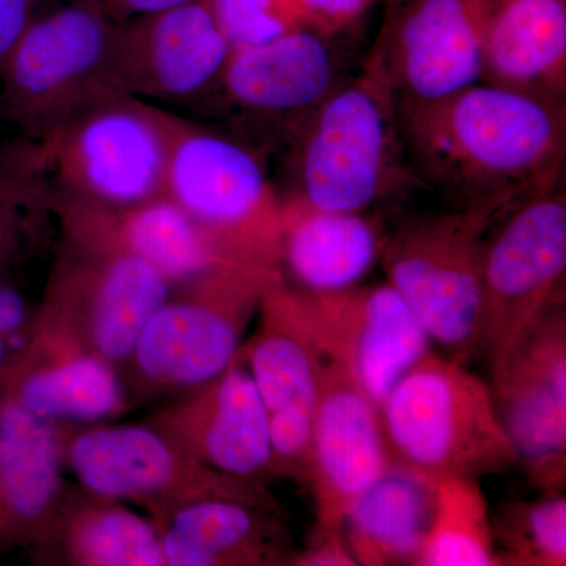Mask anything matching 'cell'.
Masks as SVG:
<instances>
[{
    "label": "cell",
    "mask_w": 566,
    "mask_h": 566,
    "mask_svg": "<svg viewBox=\"0 0 566 566\" xmlns=\"http://www.w3.org/2000/svg\"><path fill=\"white\" fill-rule=\"evenodd\" d=\"M25 554L40 566H164L161 532L150 517L70 482Z\"/></svg>",
    "instance_id": "603a6c76"
},
{
    "label": "cell",
    "mask_w": 566,
    "mask_h": 566,
    "mask_svg": "<svg viewBox=\"0 0 566 566\" xmlns=\"http://www.w3.org/2000/svg\"><path fill=\"white\" fill-rule=\"evenodd\" d=\"M382 245L381 227L364 212L319 210L282 197L281 273L301 292L359 285Z\"/></svg>",
    "instance_id": "484cf974"
},
{
    "label": "cell",
    "mask_w": 566,
    "mask_h": 566,
    "mask_svg": "<svg viewBox=\"0 0 566 566\" xmlns=\"http://www.w3.org/2000/svg\"><path fill=\"white\" fill-rule=\"evenodd\" d=\"M35 324L57 331L122 371L170 285L115 245L59 232Z\"/></svg>",
    "instance_id": "8fae6325"
},
{
    "label": "cell",
    "mask_w": 566,
    "mask_h": 566,
    "mask_svg": "<svg viewBox=\"0 0 566 566\" xmlns=\"http://www.w3.org/2000/svg\"><path fill=\"white\" fill-rule=\"evenodd\" d=\"M301 293L326 359L340 365L378 408L430 354V335L389 282Z\"/></svg>",
    "instance_id": "5bb4252c"
},
{
    "label": "cell",
    "mask_w": 566,
    "mask_h": 566,
    "mask_svg": "<svg viewBox=\"0 0 566 566\" xmlns=\"http://www.w3.org/2000/svg\"><path fill=\"white\" fill-rule=\"evenodd\" d=\"M14 352H17V349H14L9 342L3 340V338L0 337V370L9 364L11 354Z\"/></svg>",
    "instance_id": "8d00e7d4"
},
{
    "label": "cell",
    "mask_w": 566,
    "mask_h": 566,
    "mask_svg": "<svg viewBox=\"0 0 566 566\" xmlns=\"http://www.w3.org/2000/svg\"><path fill=\"white\" fill-rule=\"evenodd\" d=\"M417 178L455 208L517 207L564 185L566 104L476 82L433 99L398 96Z\"/></svg>",
    "instance_id": "6da1fadb"
},
{
    "label": "cell",
    "mask_w": 566,
    "mask_h": 566,
    "mask_svg": "<svg viewBox=\"0 0 566 566\" xmlns=\"http://www.w3.org/2000/svg\"><path fill=\"white\" fill-rule=\"evenodd\" d=\"M63 0H0V69L25 29Z\"/></svg>",
    "instance_id": "836d02e7"
},
{
    "label": "cell",
    "mask_w": 566,
    "mask_h": 566,
    "mask_svg": "<svg viewBox=\"0 0 566 566\" xmlns=\"http://www.w3.org/2000/svg\"><path fill=\"white\" fill-rule=\"evenodd\" d=\"M493 520L480 480H436L433 521L417 566H495Z\"/></svg>",
    "instance_id": "f1b7e54d"
},
{
    "label": "cell",
    "mask_w": 566,
    "mask_h": 566,
    "mask_svg": "<svg viewBox=\"0 0 566 566\" xmlns=\"http://www.w3.org/2000/svg\"><path fill=\"white\" fill-rule=\"evenodd\" d=\"M501 422L532 485L545 495L566 483V311L557 305L494 381Z\"/></svg>",
    "instance_id": "9a60e30c"
},
{
    "label": "cell",
    "mask_w": 566,
    "mask_h": 566,
    "mask_svg": "<svg viewBox=\"0 0 566 566\" xmlns=\"http://www.w3.org/2000/svg\"><path fill=\"white\" fill-rule=\"evenodd\" d=\"M290 566H356L344 534H316L314 545L294 553Z\"/></svg>",
    "instance_id": "e575fe53"
},
{
    "label": "cell",
    "mask_w": 566,
    "mask_h": 566,
    "mask_svg": "<svg viewBox=\"0 0 566 566\" xmlns=\"http://www.w3.org/2000/svg\"><path fill=\"white\" fill-rule=\"evenodd\" d=\"M255 333L240 348L262 398L277 479L305 485L326 356L303 293L277 277L263 292Z\"/></svg>",
    "instance_id": "4fadbf2b"
},
{
    "label": "cell",
    "mask_w": 566,
    "mask_h": 566,
    "mask_svg": "<svg viewBox=\"0 0 566 566\" xmlns=\"http://www.w3.org/2000/svg\"><path fill=\"white\" fill-rule=\"evenodd\" d=\"M282 510L211 499L161 528L164 566H282L296 553Z\"/></svg>",
    "instance_id": "cb8c5ba5"
},
{
    "label": "cell",
    "mask_w": 566,
    "mask_h": 566,
    "mask_svg": "<svg viewBox=\"0 0 566 566\" xmlns=\"http://www.w3.org/2000/svg\"><path fill=\"white\" fill-rule=\"evenodd\" d=\"M164 196L188 212L230 262L281 273L282 196L263 156L244 142L181 120Z\"/></svg>",
    "instance_id": "ba28073f"
},
{
    "label": "cell",
    "mask_w": 566,
    "mask_h": 566,
    "mask_svg": "<svg viewBox=\"0 0 566 566\" xmlns=\"http://www.w3.org/2000/svg\"><path fill=\"white\" fill-rule=\"evenodd\" d=\"M513 208L480 205L422 216L398 227L382 245L387 282L428 335L463 364L482 354L488 234Z\"/></svg>",
    "instance_id": "8992f818"
},
{
    "label": "cell",
    "mask_w": 566,
    "mask_h": 566,
    "mask_svg": "<svg viewBox=\"0 0 566 566\" xmlns=\"http://www.w3.org/2000/svg\"><path fill=\"white\" fill-rule=\"evenodd\" d=\"M62 233L115 245L151 264L170 286L230 262L188 212L167 196L123 210L57 199ZM234 263V262H232Z\"/></svg>",
    "instance_id": "44dd1931"
},
{
    "label": "cell",
    "mask_w": 566,
    "mask_h": 566,
    "mask_svg": "<svg viewBox=\"0 0 566 566\" xmlns=\"http://www.w3.org/2000/svg\"><path fill=\"white\" fill-rule=\"evenodd\" d=\"M480 82L566 104V0H505L488 29Z\"/></svg>",
    "instance_id": "d4e9b609"
},
{
    "label": "cell",
    "mask_w": 566,
    "mask_h": 566,
    "mask_svg": "<svg viewBox=\"0 0 566 566\" xmlns=\"http://www.w3.org/2000/svg\"><path fill=\"white\" fill-rule=\"evenodd\" d=\"M394 465L436 480L501 474L520 458L493 390L460 360L427 354L379 406Z\"/></svg>",
    "instance_id": "3957f363"
},
{
    "label": "cell",
    "mask_w": 566,
    "mask_h": 566,
    "mask_svg": "<svg viewBox=\"0 0 566 566\" xmlns=\"http://www.w3.org/2000/svg\"><path fill=\"white\" fill-rule=\"evenodd\" d=\"M232 51L262 46L308 28L300 0H207Z\"/></svg>",
    "instance_id": "4dcf8cb0"
},
{
    "label": "cell",
    "mask_w": 566,
    "mask_h": 566,
    "mask_svg": "<svg viewBox=\"0 0 566 566\" xmlns=\"http://www.w3.org/2000/svg\"><path fill=\"white\" fill-rule=\"evenodd\" d=\"M308 28L326 36H345L379 0H300Z\"/></svg>",
    "instance_id": "1f68e13d"
},
{
    "label": "cell",
    "mask_w": 566,
    "mask_h": 566,
    "mask_svg": "<svg viewBox=\"0 0 566 566\" xmlns=\"http://www.w3.org/2000/svg\"><path fill=\"white\" fill-rule=\"evenodd\" d=\"M59 232L46 145L22 134L0 142V275L14 279L24 264L50 255Z\"/></svg>",
    "instance_id": "83f0119b"
},
{
    "label": "cell",
    "mask_w": 566,
    "mask_h": 566,
    "mask_svg": "<svg viewBox=\"0 0 566 566\" xmlns=\"http://www.w3.org/2000/svg\"><path fill=\"white\" fill-rule=\"evenodd\" d=\"M181 120L125 91L82 107L43 142L57 199L123 210L163 196Z\"/></svg>",
    "instance_id": "9c48e42d"
},
{
    "label": "cell",
    "mask_w": 566,
    "mask_h": 566,
    "mask_svg": "<svg viewBox=\"0 0 566 566\" xmlns=\"http://www.w3.org/2000/svg\"><path fill=\"white\" fill-rule=\"evenodd\" d=\"M342 36L300 29L234 50L210 99L233 137L260 155H282L308 118L354 73Z\"/></svg>",
    "instance_id": "30bf717a"
},
{
    "label": "cell",
    "mask_w": 566,
    "mask_h": 566,
    "mask_svg": "<svg viewBox=\"0 0 566 566\" xmlns=\"http://www.w3.org/2000/svg\"><path fill=\"white\" fill-rule=\"evenodd\" d=\"M144 423L223 474L266 486L277 479L270 422L240 352L223 374L182 394Z\"/></svg>",
    "instance_id": "ac0fdd59"
},
{
    "label": "cell",
    "mask_w": 566,
    "mask_h": 566,
    "mask_svg": "<svg viewBox=\"0 0 566 566\" xmlns=\"http://www.w3.org/2000/svg\"><path fill=\"white\" fill-rule=\"evenodd\" d=\"M281 275L226 262L170 286L123 365L129 397L182 395L223 374L244 344L264 290Z\"/></svg>",
    "instance_id": "277c9868"
},
{
    "label": "cell",
    "mask_w": 566,
    "mask_h": 566,
    "mask_svg": "<svg viewBox=\"0 0 566 566\" xmlns=\"http://www.w3.org/2000/svg\"><path fill=\"white\" fill-rule=\"evenodd\" d=\"M501 565H566V497L545 495L536 502H513L493 521Z\"/></svg>",
    "instance_id": "f546056e"
},
{
    "label": "cell",
    "mask_w": 566,
    "mask_h": 566,
    "mask_svg": "<svg viewBox=\"0 0 566 566\" xmlns=\"http://www.w3.org/2000/svg\"><path fill=\"white\" fill-rule=\"evenodd\" d=\"M232 48L207 0L120 22L115 74L144 99L202 102L218 84Z\"/></svg>",
    "instance_id": "d6986e66"
},
{
    "label": "cell",
    "mask_w": 566,
    "mask_h": 566,
    "mask_svg": "<svg viewBox=\"0 0 566 566\" xmlns=\"http://www.w3.org/2000/svg\"><path fill=\"white\" fill-rule=\"evenodd\" d=\"M196 2H202V0H99L107 14L117 22Z\"/></svg>",
    "instance_id": "d590c367"
},
{
    "label": "cell",
    "mask_w": 566,
    "mask_h": 566,
    "mask_svg": "<svg viewBox=\"0 0 566 566\" xmlns=\"http://www.w3.org/2000/svg\"><path fill=\"white\" fill-rule=\"evenodd\" d=\"M436 482L392 465L353 506L342 534L357 565H419L430 532Z\"/></svg>",
    "instance_id": "4316f807"
},
{
    "label": "cell",
    "mask_w": 566,
    "mask_h": 566,
    "mask_svg": "<svg viewBox=\"0 0 566 566\" xmlns=\"http://www.w3.org/2000/svg\"><path fill=\"white\" fill-rule=\"evenodd\" d=\"M118 25L99 0H63L25 29L0 69V106L22 136L50 140L82 107L123 91Z\"/></svg>",
    "instance_id": "5b68a950"
},
{
    "label": "cell",
    "mask_w": 566,
    "mask_h": 566,
    "mask_svg": "<svg viewBox=\"0 0 566 566\" xmlns=\"http://www.w3.org/2000/svg\"><path fill=\"white\" fill-rule=\"evenodd\" d=\"M63 468L82 488L144 510L161 528L185 506L211 499L282 510L266 485L223 474L147 423H54Z\"/></svg>",
    "instance_id": "52a82bcc"
},
{
    "label": "cell",
    "mask_w": 566,
    "mask_h": 566,
    "mask_svg": "<svg viewBox=\"0 0 566 566\" xmlns=\"http://www.w3.org/2000/svg\"><path fill=\"white\" fill-rule=\"evenodd\" d=\"M0 395L51 423L111 422L132 406L114 364L35 323L0 370Z\"/></svg>",
    "instance_id": "ffe728a7"
},
{
    "label": "cell",
    "mask_w": 566,
    "mask_h": 566,
    "mask_svg": "<svg viewBox=\"0 0 566 566\" xmlns=\"http://www.w3.org/2000/svg\"><path fill=\"white\" fill-rule=\"evenodd\" d=\"M505 0H401L378 39L397 95L433 99L480 82L488 29Z\"/></svg>",
    "instance_id": "2e32d148"
},
{
    "label": "cell",
    "mask_w": 566,
    "mask_h": 566,
    "mask_svg": "<svg viewBox=\"0 0 566 566\" xmlns=\"http://www.w3.org/2000/svg\"><path fill=\"white\" fill-rule=\"evenodd\" d=\"M54 423L0 395V554L31 549L66 482Z\"/></svg>",
    "instance_id": "7402d4cb"
},
{
    "label": "cell",
    "mask_w": 566,
    "mask_h": 566,
    "mask_svg": "<svg viewBox=\"0 0 566 566\" xmlns=\"http://www.w3.org/2000/svg\"><path fill=\"white\" fill-rule=\"evenodd\" d=\"M36 312L39 307H33L20 292L14 279L0 275V337L11 346L14 342H20V346L24 344L35 323Z\"/></svg>",
    "instance_id": "d6a6232c"
},
{
    "label": "cell",
    "mask_w": 566,
    "mask_h": 566,
    "mask_svg": "<svg viewBox=\"0 0 566 566\" xmlns=\"http://www.w3.org/2000/svg\"><path fill=\"white\" fill-rule=\"evenodd\" d=\"M281 156V196L319 210L365 212L422 186L406 155L397 88L378 36L359 70Z\"/></svg>",
    "instance_id": "7a4b0ae2"
},
{
    "label": "cell",
    "mask_w": 566,
    "mask_h": 566,
    "mask_svg": "<svg viewBox=\"0 0 566 566\" xmlns=\"http://www.w3.org/2000/svg\"><path fill=\"white\" fill-rule=\"evenodd\" d=\"M564 185L517 205L488 234L483 259L482 354L493 381L557 305L565 304Z\"/></svg>",
    "instance_id": "7c38bea8"
},
{
    "label": "cell",
    "mask_w": 566,
    "mask_h": 566,
    "mask_svg": "<svg viewBox=\"0 0 566 566\" xmlns=\"http://www.w3.org/2000/svg\"><path fill=\"white\" fill-rule=\"evenodd\" d=\"M392 465L378 406L340 365L326 359L305 480L316 534H342L360 495Z\"/></svg>",
    "instance_id": "e0dca14e"
}]
</instances>
